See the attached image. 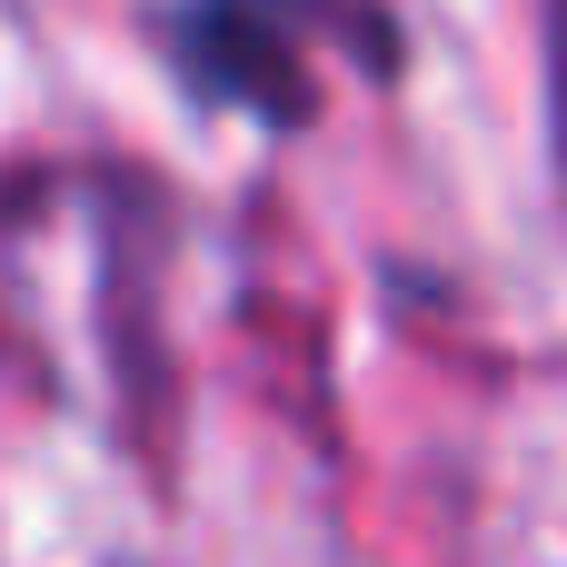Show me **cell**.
Listing matches in <instances>:
<instances>
[{"instance_id": "obj_1", "label": "cell", "mask_w": 567, "mask_h": 567, "mask_svg": "<svg viewBox=\"0 0 567 567\" xmlns=\"http://www.w3.org/2000/svg\"><path fill=\"white\" fill-rule=\"evenodd\" d=\"M339 30H379L349 0H179L159 20L169 70L209 100V110H249L269 130H299L319 110V60Z\"/></svg>"}]
</instances>
